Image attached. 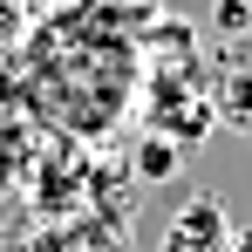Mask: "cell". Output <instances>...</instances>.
Listing matches in <instances>:
<instances>
[{
  "label": "cell",
  "mask_w": 252,
  "mask_h": 252,
  "mask_svg": "<svg viewBox=\"0 0 252 252\" xmlns=\"http://www.w3.org/2000/svg\"><path fill=\"white\" fill-rule=\"evenodd\" d=\"M232 232H239L232 211L218 205L211 191H191L184 205L170 211V225L157 232V252H225V246H232Z\"/></svg>",
  "instance_id": "6da1fadb"
},
{
  "label": "cell",
  "mask_w": 252,
  "mask_h": 252,
  "mask_svg": "<svg viewBox=\"0 0 252 252\" xmlns=\"http://www.w3.org/2000/svg\"><path fill=\"white\" fill-rule=\"evenodd\" d=\"M225 252H252V225H239V232H232V246Z\"/></svg>",
  "instance_id": "5b68a950"
},
{
  "label": "cell",
  "mask_w": 252,
  "mask_h": 252,
  "mask_svg": "<svg viewBox=\"0 0 252 252\" xmlns=\"http://www.w3.org/2000/svg\"><path fill=\"white\" fill-rule=\"evenodd\" d=\"M211 102H218V116L232 129L252 136V34L239 48H225V68H218V82H211Z\"/></svg>",
  "instance_id": "7a4b0ae2"
},
{
  "label": "cell",
  "mask_w": 252,
  "mask_h": 252,
  "mask_svg": "<svg viewBox=\"0 0 252 252\" xmlns=\"http://www.w3.org/2000/svg\"><path fill=\"white\" fill-rule=\"evenodd\" d=\"M218 21H225L232 34H239V28L252 34V0H218Z\"/></svg>",
  "instance_id": "277c9868"
},
{
  "label": "cell",
  "mask_w": 252,
  "mask_h": 252,
  "mask_svg": "<svg viewBox=\"0 0 252 252\" xmlns=\"http://www.w3.org/2000/svg\"><path fill=\"white\" fill-rule=\"evenodd\" d=\"M136 164H143V177H170V170H177V150H170V143H157V136H150V143H143V150H136Z\"/></svg>",
  "instance_id": "3957f363"
}]
</instances>
